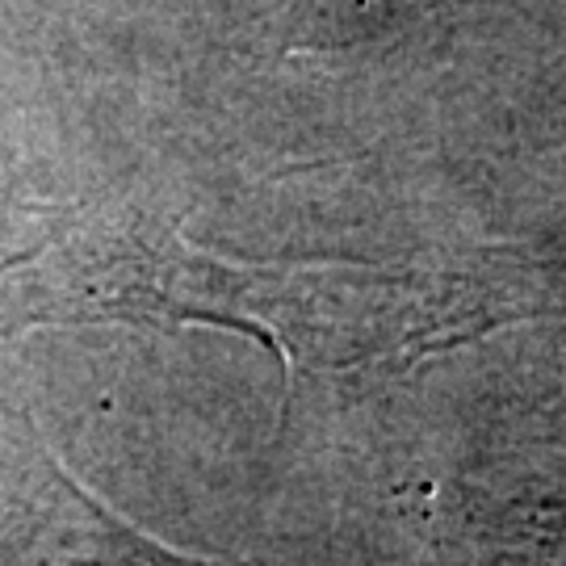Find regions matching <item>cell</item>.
Returning <instances> with one entry per match:
<instances>
[{
	"label": "cell",
	"mask_w": 566,
	"mask_h": 566,
	"mask_svg": "<svg viewBox=\"0 0 566 566\" xmlns=\"http://www.w3.org/2000/svg\"><path fill=\"white\" fill-rule=\"evenodd\" d=\"M25 566H223L181 558L147 533L118 521L97 495L72 479H60V491L34 521Z\"/></svg>",
	"instance_id": "obj_2"
},
{
	"label": "cell",
	"mask_w": 566,
	"mask_h": 566,
	"mask_svg": "<svg viewBox=\"0 0 566 566\" xmlns=\"http://www.w3.org/2000/svg\"><path fill=\"white\" fill-rule=\"evenodd\" d=\"M294 282V273L198 256L139 214L67 210L51 240L0 273V336L67 324H219L273 344L290 395L303 336Z\"/></svg>",
	"instance_id": "obj_1"
}]
</instances>
